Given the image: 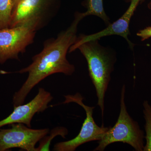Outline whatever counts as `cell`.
<instances>
[{"label": "cell", "instance_id": "cell-13", "mask_svg": "<svg viewBox=\"0 0 151 151\" xmlns=\"http://www.w3.org/2000/svg\"><path fill=\"white\" fill-rule=\"evenodd\" d=\"M143 113L145 121V128L146 143L143 151H151V105L148 101L145 100L143 104Z\"/></svg>", "mask_w": 151, "mask_h": 151}, {"label": "cell", "instance_id": "cell-10", "mask_svg": "<svg viewBox=\"0 0 151 151\" xmlns=\"http://www.w3.org/2000/svg\"><path fill=\"white\" fill-rule=\"evenodd\" d=\"M85 6L87 10L82 13L84 18L88 16H95L102 19L105 24H110V18L104 10L103 0H87Z\"/></svg>", "mask_w": 151, "mask_h": 151}, {"label": "cell", "instance_id": "cell-16", "mask_svg": "<svg viewBox=\"0 0 151 151\" xmlns=\"http://www.w3.org/2000/svg\"><path fill=\"white\" fill-rule=\"evenodd\" d=\"M148 8L150 9H151V0L150 1V2L148 4Z\"/></svg>", "mask_w": 151, "mask_h": 151}, {"label": "cell", "instance_id": "cell-2", "mask_svg": "<svg viewBox=\"0 0 151 151\" xmlns=\"http://www.w3.org/2000/svg\"><path fill=\"white\" fill-rule=\"evenodd\" d=\"M98 40L84 42L77 49L87 61L89 76L96 89L97 105L103 117L105 93L111 80L116 57L110 50L100 45Z\"/></svg>", "mask_w": 151, "mask_h": 151}, {"label": "cell", "instance_id": "cell-11", "mask_svg": "<svg viewBox=\"0 0 151 151\" xmlns=\"http://www.w3.org/2000/svg\"><path fill=\"white\" fill-rule=\"evenodd\" d=\"M13 9V0H0V30L9 27Z\"/></svg>", "mask_w": 151, "mask_h": 151}, {"label": "cell", "instance_id": "cell-1", "mask_svg": "<svg viewBox=\"0 0 151 151\" xmlns=\"http://www.w3.org/2000/svg\"><path fill=\"white\" fill-rule=\"evenodd\" d=\"M83 18L81 13H76L70 26L60 32L56 38L46 42L42 50L32 58L29 65L14 72L28 73L27 79L13 95L14 107L23 104L33 88L47 76L56 73L70 76L74 73L75 66L68 60L66 55L77 39V27Z\"/></svg>", "mask_w": 151, "mask_h": 151}, {"label": "cell", "instance_id": "cell-4", "mask_svg": "<svg viewBox=\"0 0 151 151\" xmlns=\"http://www.w3.org/2000/svg\"><path fill=\"white\" fill-rule=\"evenodd\" d=\"M40 26L38 23L31 21L0 30V64L9 59L19 60V54L25 52L27 47L33 42Z\"/></svg>", "mask_w": 151, "mask_h": 151}, {"label": "cell", "instance_id": "cell-8", "mask_svg": "<svg viewBox=\"0 0 151 151\" xmlns=\"http://www.w3.org/2000/svg\"><path fill=\"white\" fill-rule=\"evenodd\" d=\"M144 0H132L129 8L120 18L112 24H110L103 30L89 35H80L77 38L75 43L70 49L69 52L74 51L81 44L89 41L100 39L104 37L111 35H119L125 39L130 48L132 49L134 45L129 39L130 35L129 24L132 16L140 4Z\"/></svg>", "mask_w": 151, "mask_h": 151}, {"label": "cell", "instance_id": "cell-6", "mask_svg": "<svg viewBox=\"0 0 151 151\" xmlns=\"http://www.w3.org/2000/svg\"><path fill=\"white\" fill-rule=\"evenodd\" d=\"M10 128L0 129V151L18 148L36 151V145L49 132L48 128L32 129L22 123L11 124Z\"/></svg>", "mask_w": 151, "mask_h": 151}, {"label": "cell", "instance_id": "cell-17", "mask_svg": "<svg viewBox=\"0 0 151 151\" xmlns=\"http://www.w3.org/2000/svg\"><path fill=\"white\" fill-rule=\"evenodd\" d=\"M124 1H126V2L129 3L132 0H124Z\"/></svg>", "mask_w": 151, "mask_h": 151}, {"label": "cell", "instance_id": "cell-15", "mask_svg": "<svg viewBox=\"0 0 151 151\" xmlns=\"http://www.w3.org/2000/svg\"><path fill=\"white\" fill-rule=\"evenodd\" d=\"M21 1L22 0H13V9L17 4L19 2Z\"/></svg>", "mask_w": 151, "mask_h": 151}, {"label": "cell", "instance_id": "cell-14", "mask_svg": "<svg viewBox=\"0 0 151 151\" xmlns=\"http://www.w3.org/2000/svg\"><path fill=\"white\" fill-rule=\"evenodd\" d=\"M137 35L141 38L142 41L148 39L151 37V27L145 28L139 31L137 33Z\"/></svg>", "mask_w": 151, "mask_h": 151}, {"label": "cell", "instance_id": "cell-5", "mask_svg": "<svg viewBox=\"0 0 151 151\" xmlns=\"http://www.w3.org/2000/svg\"><path fill=\"white\" fill-rule=\"evenodd\" d=\"M64 97L65 101L62 103H74L78 104L85 111L86 118L79 134L76 137L69 140L56 143L55 145L53 150L74 151L79 146L85 143L92 141H100L109 127H105L103 125L99 127L96 124L92 115L95 107L85 105L83 102L84 97L78 92L74 95H64Z\"/></svg>", "mask_w": 151, "mask_h": 151}, {"label": "cell", "instance_id": "cell-3", "mask_svg": "<svg viewBox=\"0 0 151 151\" xmlns=\"http://www.w3.org/2000/svg\"><path fill=\"white\" fill-rule=\"evenodd\" d=\"M126 86L123 85L121 91L120 112L117 122L113 127H109L98 145L94 151H103L113 143L122 142L129 144L137 151H144V132L141 130L138 122L134 120L127 111L125 97Z\"/></svg>", "mask_w": 151, "mask_h": 151}, {"label": "cell", "instance_id": "cell-12", "mask_svg": "<svg viewBox=\"0 0 151 151\" xmlns=\"http://www.w3.org/2000/svg\"><path fill=\"white\" fill-rule=\"evenodd\" d=\"M68 134V131L64 127H57L50 131L49 136H46L42 138L40 142L39 145L36 147V151H50V146L52 139L57 136H60L62 137L65 138Z\"/></svg>", "mask_w": 151, "mask_h": 151}, {"label": "cell", "instance_id": "cell-9", "mask_svg": "<svg viewBox=\"0 0 151 151\" xmlns=\"http://www.w3.org/2000/svg\"><path fill=\"white\" fill-rule=\"evenodd\" d=\"M51 0H22L15 6L12 12L9 27H13L35 21L41 24Z\"/></svg>", "mask_w": 151, "mask_h": 151}, {"label": "cell", "instance_id": "cell-7", "mask_svg": "<svg viewBox=\"0 0 151 151\" xmlns=\"http://www.w3.org/2000/svg\"><path fill=\"white\" fill-rule=\"evenodd\" d=\"M53 99L50 92L39 88L35 97L25 104L14 107V111L5 119L0 121V129L6 125L22 123L31 128V122L37 113L43 112Z\"/></svg>", "mask_w": 151, "mask_h": 151}]
</instances>
